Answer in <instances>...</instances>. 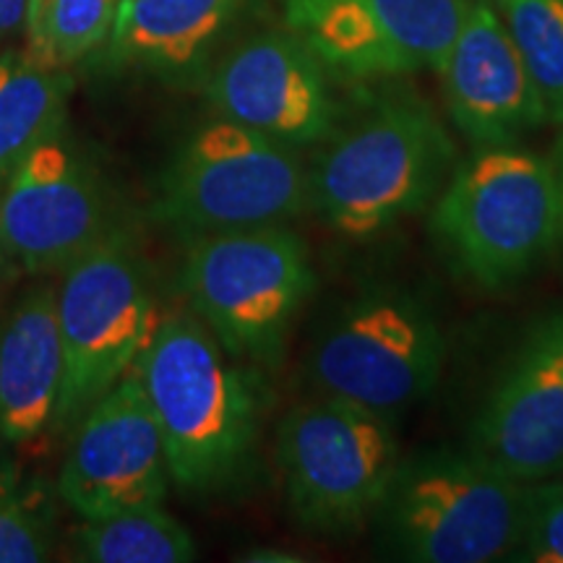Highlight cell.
<instances>
[{"instance_id": "cell-5", "label": "cell", "mask_w": 563, "mask_h": 563, "mask_svg": "<svg viewBox=\"0 0 563 563\" xmlns=\"http://www.w3.org/2000/svg\"><path fill=\"white\" fill-rule=\"evenodd\" d=\"M178 287L224 350L277 371L316 290V269L290 222L258 224L188 241Z\"/></svg>"}, {"instance_id": "cell-6", "label": "cell", "mask_w": 563, "mask_h": 563, "mask_svg": "<svg viewBox=\"0 0 563 563\" xmlns=\"http://www.w3.org/2000/svg\"><path fill=\"white\" fill-rule=\"evenodd\" d=\"M63 389L53 439H68L79 420L150 347L162 311L157 279L139 224L125 220L95 249L58 274Z\"/></svg>"}, {"instance_id": "cell-21", "label": "cell", "mask_w": 563, "mask_h": 563, "mask_svg": "<svg viewBox=\"0 0 563 563\" xmlns=\"http://www.w3.org/2000/svg\"><path fill=\"white\" fill-rule=\"evenodd\" d=\"M55 498L9 446H0V563H42L55 548Z\"/></svg>"}, {"instance_id": "cell-2", "label": "cell", "mask_w": 563, "mask_h": 563, "mask_svg": "<svg viewBox=\"0 0 563 563\" xmlns=\"http://www.w3.org/2000/svg\"><path fill=\"white\" fill-rule=\"evenodd\" d=\"M460 152L420 97H386L323 141L308 165V211L347 241H373L433 207Z\"/></svg>"}, {"instance_id": "cell-7", "label": "cell", "mask_w": 563, "mask_h": 563, "mask_svg": "<svg viewBox=\"0 0 563 563\" xmlns=\"http://www.w3.org/2000/svg\"><path fill=\"white\" fill-rule=\"evenodd\" d=\"M446 357V332L431 302L407 287L378 285L321 323L302 373L319 397L399 422L439 389Z\"/></svg>"}, {"instance_id": "cell-11", "label": "cell", "mask_w": 563, "mask_h": 563, "mask_svg": "<svg viewBox=\"0 0 563 563\" xmlns=\"http://www.w3.org/2000/svg\"><path fill=\"white\" fill-rule=\"evenodd\" d=\"M473 0H285V30L329 74L397 79L435 70Z\"/></svg>"}, {"instance_id": "cell-24", "label": "cell", "mask_w": 563, "mask_h": 563, "mask_svg": "<svg viewBox=\"0 0 563 563\" xmlns=\"http://www.w3.org/2000/svg\"><path fill=\"white\" fill-rule=\"evenodd\" d=\"M26 0H0V45L24 32Z\"/></svg>"}, {"instance_id": "cell-15", "label": "cell", "mask_w": 563, "mask_h": 563, "mask_svg": "<svg viewBox=\"0 0 563 563\" xmlns=\"http://www.w3.org/2000/svg\"><path fill=\"white\" fill-rule=\"evenodd\" d=\"M449 123L470 150L522 144L548 125L543 102L527 74L496 0H473L446 58L435 68Z\"/></svg>"}, {"instance_id": "cell-8", "label": "cell", "mask_w": 563, "mask_h": 563, "mask_svg": "<svg viewBox=\"0 0 563 563\" xmlns=\"http://www.w3.org/2000/svg\"><path fill=\"white\" fill-rule=\"evenodd\" d=\"M308 211V165L298 150L217 115L162 167L150 220L178 241L290 222Z\"/></svg>"}, {"instance_id": "cell-25", "label": "cell", "mask_w": 563, "mask_h": 563, "mask_svg": "<svg viewBox=\"0 0 563 563\" xmlns=\"http://www.w3.org/2000/svg\"><path fill=\"white\" fill-rule=\"evenodd\" d=\"M555 175V191H559V251L563 253V129H559L551 152H548Z\"/></svg>"}, {"instance_id": "cell-9", "label": "cell", "mask_w": 563, "mask_h": 563, "mask_svg": "<svg viewBox=\"0 0 563 563\" xmlns=\"http://www.w3.org/2000/svg\"><path fill=\"white\" fill-rule=\"evenodd\" d=\"M399 456L397 422L319 394L282 415L274 435L287 511L327 538L371 525Z\"/></svg>"}, {"instance_id": "cell-16", "label": "cell", "mask_w": 563, "mask_h": 563, "mask_svg": "<svg viewBox=\"0 0 563 563\" xmlns=\"http://www.w3.org/2000/svg\"><path fill=\"white\" fill-rule=\"evenodd\" d=\"M55 285L34 282L0 308V446L51 433L63 389Z\"/></svg>"}, {"instance_id": "cell-26", "label": "cell", "mask_w": 563, "mask_h": 563, "mask_svg": "<svg viewBox=\"0 0 563 563\" xmlns=\"http://www.w3.org/2000/svg\"><path fill=\"white\" fill-rule=\"evenodd\" d=\"M243 561H285V563H295V561H306L300 555H295L292 551H279V548H256V551H249V555H243Z\"/></svg>"}, {"instance_id": "cell-18", "label": "cell", "mask_w": 563, "mask_h": 563, "mask_svg": "<svg viewBox=\"0 0 563 563\" xmlns=\"http://www.w3.org/2000/svg\"><path fill=\"white\" fill-rule=\"evenodd\" d=\"M74 76L45 68L24 51L0 53V183L63 125H68V102Z\"/></svg>"}, {"instance_id": "cell-17", "label": "cell", "mask_w": 563, "mask_h": 563, "mask_svg": "<svg viewBox=\"0 0 563 563\" xmlns=\"http://www.w3.org/2000/svg\"><path fill=\"white\" fill-rule=\"evenodd\" d=\"M251 0H121L108 63L170 84L207 79L214 55Z\"/></svg>"}, {"instance_id": "cell-12", "label": "cell", "mask_w": 563, "mask_h": 563, "mask_svg": "<svg viewBox=\"0 0 563 563\" xmlns=\"http://www.w3.org/2000/svg\"><path fill=\"white\" fill-rule=\"evenodd\" d=\"M203 91L217 115L292 150H311L340 129L329 68L290 30L258 32L209 68Z\"/></svg>"}, {"instance_id": "cell-3", "label": "cell", "mask_w": 563, "mask_h": 563, "mask_svg": "<svg viewBox=\"0 0 563 563\" xmlns=\"http://www.w3.org/2000/svg\"><path fill=\"white\" fill-rule=\"evenodd\" d=\"M443 264L483 292L530 279L559 251V191L548 154L481 146L460 159L428 209Z\"/></svg>"}, {"instance_id": "cell-14", "label": "cell", "mask_w": 563, "mask_h": 563, "mask_svg": "<svg viewBox=\"0 0 563 563\" xmlns=\"http://www.w3.org/2000/svg\"><path fill=\"white\" fill-rule=\"evenodd\" d=\"M470 449L522 483L563 475V313L509 357L470 426Z\"/></svg>"}, {"instance_id": "cell-27", "label": "cell", "mask_w": 563, "mask_h": 563, "mask_svg": "<svg viewBox=\"0 0 563 563\" xmlns=\"http://www.w3.org/2000/svg\"><path fill=\"white\" fill-rule=\"evenodd\" d=\"M19 277H21L19 269L13 266L9 253H5V249H3V241H0V298H3L5 287H9L11 282L19 279Z\"/></svg>"}, {"instance_id": "cell-13", "label": "cell", "mask_w": 563, "mask_h": 563, "mask_svg": "<svg viewBox=\"0 0 563 563\" xmlns=\"http://www.w3.org/2000/svg\"><path fill=\"white\" fill-rule=\"evenodd\" d=\"M68 439L55 488L81 519L165 504L170 464L136 371L112 386Z\"/></svg>"}, {"instance_id": "cell-19", "label": "cell", "mask_w": 563, "mask_h": 563, "mask_svg": "<svg viewBox=\"0 0 563 563\" xmlns=\"http://www.w3.org/2000/svg\"><path fill=\"white\" fill-rule=\"evenodd\" d=\"M70 559L84 563H188L199 559V545L180 519L162 509V504H150L81 519Z\"/></svg>"}, {"instance_id": "cell-4", "label": "cell", "mask_w": 563, "mask_h": 563, "mask_svg": "<svg viewBox=\"0 0 563 563\" xmlns=\"http://www.w3.org/2000/svg\"><path fill=\"white\" fill-rule=\"evenodd\" d=\"M527 483L475 449L431 446L399 456L371 525L391 559L506 561L522 532Z\"/></svg>"}, {"instance_id": "cell-23", "label": "cell", "mask_w": 563, "mask_h": 563, "mask_svg": "<svg viewBox=\"0 0 563 563\" xmlns=\"http://www.w3.org/2000/svg\"><path fill=\"white\" fill-rule=\"evenodd\" d=\"M506 561L563 563V477L527 483V506L517 545Z\"/></svg>"}, {"instance_id": "cell-1", "label": "cell", "mask_w": 563, "mask_h": 563, "mask_svg": "<svg viewBox=\"0 0 563 563\" xmlns=\"http://www.w3.org/2000/svg\"><path fill=\"white\" fill-rule=\"evenodd\" d=\"M183 496L228 498L251 488L274 394L264 368L222 347L188 308L162 313L136 368Z\"/></svg>"}, {"instance_id": "cell-20", "label": "cell", "mask_w": 563, "mask_h": 563, "mask_svg": "<svg viewBox=\"0 0 563 563\" xmlns=\"http://www.w3.org/2000/svg\"><path fill=\"white\" fill-rule=\"evenodd\" d=\"M121 0H26L24 53L68 70L108 45Z\"/></svg>"}, {"instance_id": "cell-22", "label": "cell", "mask_w": 563, "mask_h": 563, "mask_svg": "<svg viewBox=\"0 0 563 563\" xmlns=\"http://www.w3.org/2000/svg\"><path fill=\"white\" fill-rule=\"evenodd\" d=\"M538 89L548 123L563 129V0H496Z\"/></svg>"}, {"instance_id": "cell-10", "label": "cell", "mask_w": 563, "mask_h": 563, "mask_svg": "<svg viewBox=\"0 0 563 563\" xmlns=\"http://www.w3.org/2000/svg\"><path fill=\"white\" fill-rule=\"evenodd\" d=\"M125 220L123 199L70 125L0 183V241L21 277H58Z\"/></svg>"}]
</instances>
